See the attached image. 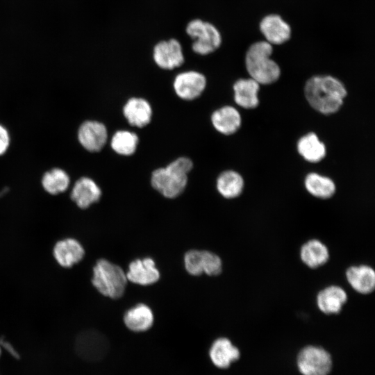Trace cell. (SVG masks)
Segmentation results:
<instances>
[{
  "mask_svg": "<svg viewBox=\"0 0 375 375\" xmlns=\"http://www.w3.org/2000/svg\"><path fill=\"white\" fill-rule=\"evenodd\" d=\"M0 345L3 347L13 358L16 359L20 358L19 353L8 341H6L4 339L0 340Z\"/></svg>",
  "mask_w": 375,
  "mask_h": 375,
  "instance_id": "cell-30",
  "label": "cell"
},
{
  "mask_svg": "<svg viewBox=\"0 0 375 375\" xmlns=\"http://www.w3.org/2000/svg\"><path fill=\"white\" fill-rule=\"evenodd\" d=\"M193 168L192 160L182 156L165 167L153 171L151 177L152 187L166 198L178 197L185 190L188 174Z\"/></svg>",
  "mask_w": 375,
  "mask_h": 375,
  "instance_id": "cell-2",
  "label": "cell"
},
{
  "mask_svg": "<svg viewBox=\"0 0 375 375\" xmlns=\"http://www.w3.org/2000/svg\"><path fill=\"white\" fill-rule=\"evenodd\" d=\"M185 30L187 34L194 40L192 48L197 54L208 55L220 47L221 34L211 23L194 19L188 24Z\"/></svg>",
  "mask_w": 375,
  "mask_h": 375,
  "instance_id": "cell-5",
  "label": "cell"
},
{
  "mask_svg": "<svg viewBox=\"0 0 375 375\" xmlns=\"http://www.w3.org/2000/svg\"><path fill=\"white\" fill-rule=\"evenodd\" d=\"M127 280L138 285H149L159 280L160 272L151 258L135 259L128 266Z\"/></svg>",
  "mask_w": 375,
  "mask_h": 375,
  "instance_id": "cell-14",
  "label": "cell"
},
{
  "mask_svg": "<svg viewBox=\"0 0 375 375\" xmlns=\"http://www.w3.org/2000/svg\"><path fill=\"white\" fill-rule=\"evenodd\" d=\"M153 58L160 68L167 70L180 67L185 60L182 46L174 38L156 44L153 48Z\"/></svg>",
  "mask_w": 375,
  "mask_h": 375,
  "instance_id": "cell-11",
  "label": "cell"
},
{
  "mask_svg": "<svg viewBox=\"0 0 375 375\" xmlns=\"http://www.w3.org/2000/svg\"><path fill=\"white\" fill-rule=\"evenodd\" d=\"M346 291L338 285H329L317 294L316 302L318 308L326 315L338 314L347 301Z\"/></svg>",
  "mask_w": 375,
  "mask_h": 375,
  "instance_id": "cell-17",
  "label": "cell"
},
{
  "mask_svg": "<svg viewBox=\"0 0 375 375\" xmlns=\"http://www.w3.org/2000/svg\"><path fill=\"white\" fill-rule=\"evenodd\" d=\"M297 364L302 375H328L332 369L333 361L326 350L309 345L299 352Z\"/></svg>",
  "mask_w": 375,
  "mask_h": 375,
  "instance_id": "cell-6",
  "label": "cell"
},
{
  "mask_svg": "<svg viewBox=\"0 0 375 375\" xmlns=\"http://www.w3.org/2000/svg\"><path fill=\"white\" fill-rule=\"evenodd\" d=\"M305 186L310 194L323 199L331 197L335 192V185L331 179L316 173L306 176Z\"/></svg>",
  "mask_w": 375,
  "mask_h": 375,
  "instance_id": "cell-27",
  "label": "cell"
},
{
  "mask_svg": "<svg viewBox=\"0 0 375 375\" xmlns=\"http://www.w3.org/2000/svg\"><path fill=\"white\" fill-rule=\"evenodd\" d=\"M53 256L60 266L70 268L82 260L85 256V249L76 239L67 238L55 244Z\"/></svg>",
  "mask_w": 375,
  "mask_h": 375,
  "instance_id": "cell-13",
  "label": "cell"
},
{
  "mask_svg": "<svg viewBox=\"0 0 375 375\" xmlns=\"http://www.w3.org/2000/svg\"><path fill=\"white\" fill-rule=\"evenodd\" d=\"M40 181L42 189L47 194L58 195L69 189L71 177L64 169L54 167L42 174Z\"/></svg>",
  "mask_w": 375,
  "mask_h": 375,
  "instance_id": "cell-21",
  "label": "cell"
},
{
  "mask_svg": "<svg viewBox=\"0 0 375 375\" xmlns=\"http://www.w3.org/2000/svg\"><path fill=\"white\" fill-rule=\"evenodd\" d=\"M123 115L128 123L138 128L149 124L151 120L153 110L149 101L141 97L129 99L123 107Z\"/></svg>",
  "mask_w": 375,
  "mask_h": 375,
  "instance_id": "cell-15",
  "label": "cell"
},
{
  "mask_svg": "<svg viewBox=\"0 0 375 375\" xmlns=\"http://www.w3.org/2000/svg\"><path fill=\"white\" fill-rule=\"evenodd\" d=\"M74 349L77 356L88 362L102 360L109 350V342L101 333L88 330L79 333L75 340Z\"/></svg>",
  "mask_w": 375,
  "mask_h": 375,
  "instance_id": "cell-7",
  "label": "cell"
},
{
  "mask_svg": "<svg viewBox=\"0 0 375 375\" xmlns=\"http://www.w3.org/2000/svg\"><path fill=\"white\" fill-rule=\"evenodd\" d=\"M260 29L271 44H281L288 40L291 35L290 26L277 15L265 17L260 24Z\"/></svg>",
  "mask_w": 375,
  "mask_h": 375,
  "instance_id": "cell-19",
  "label": "cell"
},
{
  "mask_svg": "<svg viewBox=\"0 0 375 375\" xmlns=\"http://www.w3.org/2000/svg\"><path fill=\"white\" fill-rule=\"evenodd\" d=\"M327 247L317 239L305 242L300 249V258L308 267L315 269L324 265L329 259Z\"/></svg>",
  "mask_w": 375,
  "mask_h": 375,
  "instance_id": "cell-23",
  "label": "cell"
},
{
  "mask_svg": "<svg viewBox=\"0 0 375 375\" xmlns=\"http://www.w3.org/2000/svg\"><path fill=\"white\" fill-rule=\"evenodd\" d=\"M259 83L252 78L240 79L233 85L235 103L247 109L256 108L259 103Z\"/></svg>",
  "mask_w": 375,
  "mask_h": 375,
  "instance_id": "cell-24",
  "label": "cell"
},
{
  "mask_svg": "<svg viewBox=\"0 0 375 375\" xmlns=\"http://www.w3.org/2000/svg\"><path fill=\"white\" fill-rule=\"evenodd\" d=\"M127 281L122 267L106 259L98 260L93 267L92 283L105 297L120 298L125 292Z\"/></svg>",
  "mask_w": 375,
  "mask_h": 375,
  "instance_id": "cell-4",
  "label": "cell"
},
{
  "mask_svg": "<svg viewBox=\"0 0 375 375\" xmlns=\"http://www.w3.org/2000/svg\"><path fill=\"white\" fill-rule=\"evenodd\" d=\"M304 92L310 105L318 112L329 115L337 112L347 95L344 85L331 76H315L306 83Z\"/></svg>",
  "mask_w": 375,
  "mask_h": 375,
  "instance_id": "cell-1",
  "label": "cell"
},
{
  "mask_svg": "<svg viewBox=\"0 0 375 375\" xmlns=\"http://www.w3.org/2000/svg\"><path fill=\"white\" fill-rule=\"evenodd\" d=\"M217 189L226 199L238 197L242 192L244 181L236 172L228 170L219 174L217 179Z\"/></svg>",
  "mask_w": 375,
  "mask_h": 375,
  "instance_id": "cell-26",
  "label": "cell"
},
{
  "mask_svg": "<svg viewBox=\"0 0 375 375\" xmlns=\"http://www.w3.org/2000/svg\"><path fill=\"white\" fill-rule=\"evenodd\" d=\"M153 319L151 309L145 304L140 303L128 309L125 312L124 322L131 331L143 332L152 326Z\"/></svg>",
  "mask_w": 375,
  "mask_h": 375,
  "instance_id": "cell-22",
  "label": "cell"
},
{
  "mask_svg": "<svg viewBox=\"0 0 375 375\" xmlns=\"http://www.w3.org/2000/svg\"><path fill=\"white\" fill-rule=\"evenodd\" d=\"M184 265L187 272L193 276L206 274L216 276L221 273L222 262L215 253L206 250H190L184 256Z\"/></svg>",
  "mask_w": 375,
  "mask_h": 375,
  "instance_id": "cell-8",
  "label": "cell"
},
{
  "mask_svg": "<svg viewBox=\"0 0 375 375\" xmlns=\"http://www.w3.org/2000/svg\"><path fill=\"white\" fill-rule=\"evenodd\" d=\"M76 138L85 150L90 153H97L102 150L108 141V130L101 122L85 120L78 126Z\"/></svg>",
  "mask_w": 375,
  "mask_h": 375,
  "instance_id": "cell-9",
  "label": "cell"
},
{
  "mask_svg": "<svg viewBox=\"0 0 375 375\" xmlns=\"http://www.w3.org/2000/svg\"><path fill=\"white\" fill-rule=\"evenodd\" d=\"M11 137L8 129L0 123V157L4 156L10 147Z\"/></svg>",
  "mask_w": 375,
  "mask_h": 375,
  "instance_id": "cell-29",
  "label": "cell"
},
{
  "mask_svg": "<svg viewBox=\"0 0 375 375\" xmlns=\"http://www.w3.org/2000/svg\"><path fill=\"white\" fill-rule=\"evenodd\" d=\"M272 50L270 43L260 41L251 45L247 52V69L251 78L259 84H271L280 76L279 66L270 58Z\"/></svg>",
  "mask_w": 375,
  "mask_h": 375,
  "instance_id": "cell-3",
  "label": "cell"
},
{
  "mask_svg": "<svg viewBox=\"0 0 375 375\" xmlns=\"http://www.w3.org/2000/svg\"><path fill=\"white\" fill-rule=\"evenodd\" d=\"M210 358L215 366L226 369L240 357L239 349L226 338H219L212 344L209 350Z\"/></svg>",
  "mask_w": 375,
  "mask_h": 375,
  "instance_id": "cell-18",
  "label": "cell"
},
{
  "mask_svg": "<svg viewBox=\"0 0 375 375\" xmlns=\"http://www.w3.org/2000/svg\"><path fill=\"white\" fill-rule=\"evenodd\" d=\"M138 142L137 134L126 130H119L113 134L110 147L117 154L128 156L135 152Z\"/></svg>",
  "mask_w": 375,
  "mask_h": 375,
  "instance_id": "cell-28",
  "label": "cell"
},
{
  "mask_svg": "<svg viewBox=\"0 0 375 375\" xmlns=\"http://www.w3.org/2000/svg\"><path fill=\"white\" fill-rule=\"evenodd\" d=\"M297 149L303 158L311 162H317L326 155V147L314 133L302 137L298 142Z\"/></svg>",
  "mask_w": 375,
  "mask_h": 375,
  "instance_id": "cell-25",
  "label": "cell"
},
{
  "mask_svg": "<svg viewBox=\"0 0 375 375\" xmlns=\"http://www.w3.org/2000/svg\"><path fill=\"white\" fill-rule=\"evenodd\" d=\"M211 122L214 128L220 133L231 135L240 127L241 117L235 108L226 106L212 112Z\"/></svg>",
  "mask_w": 375,
  "mask_h": 375,
  "instance_id": "cell-20",
  "label": "cell"
},
{
  "mask_svg": "<svg viewBox=\"0 0 375 375\" xmlns=\"http://www.w3.org/2000/svg\"><path fill=\"white\" fill-rule=\"evenodd\" d=\"M346 278L351 287L358 293L368 294L375 288V271L366 265H353L346 271Z\"/></svg>",
  "mask_w": 375,
  "mask_h": 375,
  "instance_id": "cell-16",
  "label": "cell"
},
{
  "mask_svg": "<svg viewBox=\"0 0 375 375\" xmlns=\"http://www.w3.org/2000/svg\"><path fill=\"white\" fill-rule=\"evenodd\" d=\"M101 195L100 187L92 178L82 176L74 182L70 192V199L79 208L86 209L97 203Z\"/></svg>",
  "mask_w": 375,
  "mask_h": 375,
  "instance_id": "cell-12",
  "label": "cell"
},
{
  "mask_svg": "<svg viewBox=\"0 0 375 375\" xmlns=\"http://www.w3.org/2000/svg\"><path fill=\"white\" fill-rule=\"evenodd\" d=\"M206 76L197 71L183 72L176 76L173 87L181 99L191 101L198 98L206 87Z\"/></svg>",
  "mask_w": 375,
  "mask_h": 375,
  "instance_id": "cell-10",
  "label": "cell"
},
{
  "mask_svg": "<svg viewBox=\"0 0 375 375\" xmlns=\"http://www.w3.org/2000/svg\"><path fill=\"white\" fill-rule=\"evenodd\" d=\"M1 345H0V356H1Z\"/></svg>",
  "mask_w": 375,
  "mask_h": 375,
  "instance_id": "cell-31",
  "label": "cell"
}]
</instances>
